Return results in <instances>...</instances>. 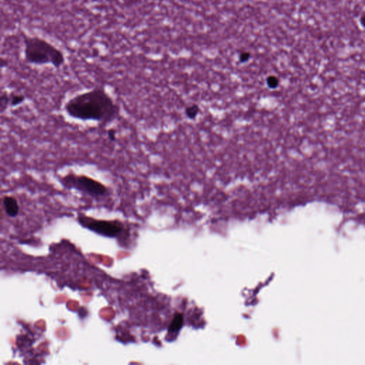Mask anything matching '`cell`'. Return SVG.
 <instances>
[{
  "mask_svg": "<svg viewBox=\"0 0 365 365\" xmlns=\"http://www.w3.org/2000/svg\"><path fill=\"white\" fill-rule=\"evenodd\" d=\"M10 94L8 91H1L0 94V113L4 114L5 111L10 107Z\"/></svg>",
  "mask_w": 365,
  "mask_h": 365,
  "instance_id": "cell-6",
  "label": "cell"
},
{
  "mask_svg": "<svg viewBox=\"0 0 365 365\" xmlns=\"http://www.w3.org/2000/svg\"><path fill=\"white\" fill-rule=\"evenodd\" d=\"M107 137L111 142H116L117 141V131L116 128H110L108 130Z\"/></svg>",
  "mask_w": 365,
  "mask_h": 365,
  "instance_id": "cell-11",
  "label": "cell"
},
{
  "mask_svg": "<svg viewBox=\"0 0 365 365\" xmlns=\"http://www.w3.org/2000/svg\"><path fill=\"white\" fill-rule=\"evenodd\" d=\"M200 109L198 105L193 104L192 106H188L186 109V116L190 119H195L198 116Z\"/></svg>",
  "mask_w": 365,
  "mask_h": 365,
  "instance_id": "cell-9",
  "label": "cell"
},
{
  "mask_svg": "<svg viewBox=\"0 0 365 365\" xmlns=\"http://www.w3.org/2000/svg\"><path fill=\"white\" fill-rule=\"evenodd\" d=\"M58 182L64 189L77 191L97 201L109 197L112 193L111 188L99 180L72 171L59 176Z\"/></svg>",
  "mask_w": 365,
  "mask_h": 365,
  "instance_id": "cell-3",
  "label": "cell"
},
{
  "mask_svg": "<svg viewBox=\"0 0 365 365\" xmlns=\"http://www.w3.org/2000/svg\"><path fill=\"white\" fill-rule=\"evenodd\" d=\"M182 317L181 316H176L175 318L174 321H173L172 324H171V329L172 331H176V330L179 329L181 324H182Z\"/></svg>",
  "mask_w": 365,
  "mask_h": 365,
  "instance_id": "cell-12",
  "label": "cell"
},
{
  "mask_svg": "<svg viewBox=\"0 0 365 365\" xmlns=\"http://www.w3.org/2000/svg\"><path fill=\"white\" fill-rule=\"evenodd\" d=\"M251 52H249V51H241V52L239 54V56H238V59H239L240 62L243 63V64L248 62V61L251 59Z\"/></svg>",
  "mask_w": 365,
  "mask_h": 365,
  "instance_id": "cell-10",
  "label": "cell"
},
{
  "mask_svg": "<svg viewBox=\"0 0 365 365\" xmlns=\"http://www.w3.org/2000/svg\"><path fill=\"white\" fill-rule=\"evenodd\" d=\"M266 84L270 89H276L279 86L280 80L278 76H275V75H270L267 77Z\"/></svg>",
  "mask_w": 365,
  "mask_h": 365,
  "instance_id": "cell-8",
  "label": "cell"
},
{
  "mask_svg": "<svg viewBox=\"0 0 365 365\" xmlns=\"http://www.w3.org/2000/svg\"><path fill=\"white\" fill-rule=\"evenodd\" d=\"M65 113L71 119L94 121L107 126L119 117L120 108L103 87L78 94L64 104Z\"/></svg>",
  "mask_w": 365,
  "mask_h": 365,
  "instance_id": "cell-1",
  "label": "cell"
},
{
  "mask_svg": "<svg viewBox=\"0 0 365 365\" xmlns=\"http://www.w3.org/2000/svg\"><path fill=\"white\" fill-rule=\"evenodd\" d=\"M2 205L5 213L9 217L15 218L19 214V203L14 196L5 195L2 198Z\"/></svg>",
  "mask_w": 365,
  "mask_h": 365,
  "instance_id": "cell-5",
  "label": "cell"
},
{
  "mask_svg": "<svg viewBox=\"0 0 365 365\" xmlns=\"http://www.w3.org/2000/svg\"><path fill=\"white\" fill-rule=\"evenodd\" d=\"M78 221L84 228L105 237H116L123 230L122 223L117 221L95 219L83 215H79Z\"/></svg>",
  "mask_w": 365,
  "mask_h": 365,
  "instance_id": "cell-4",
  "label": "cell"
},
{
  "mask_svg": "<svg viewBox=\"0 0 365 365\" xmlns=\"http://www.w3.org/2000/svg\"><path fill=\"white\" fill-rule=\"evenodd\" d=\"M360 24H361V26L363 28V29L365 30V11H363L361 16H360Z\"/></svg>",
  "mask_w": 365,
  "mask_h": 365,
  "instance_id": "cell-13",
  "label": "cell"
},
{
  "mask_svg": "<svg viewBox=\"0 0 365 365\" xmlns=\"http://www.w3.org/2000/svg\"><path fill=\"white\" fill-rule=\"evenodd\" d=\"M24 56L28 64L35 66L51 65L60 69L66 59L63 51L39 36H24Z\"/></svg>",
  "mask_w": 365,
  "mask_h": 365,
  "instance_id": "cell-2",
  "label": "cell"
},
{
  "mask_svg": "<svg viewBox=\"0 0 365 365\" xmlns=\"http://www.w3.org/2000/svg\"><path fill=\"white\" fill-rule=\"evenodd\" d=\"M10 107L14 108L19 106L23 104L26 100V96L24 94H20V93H10Z\"/></svg>",
  "mask_w": 365,
  "mask_h": 365,
  "instance_id": "cell-7",
  "label": "cell"
}]
</instances>
